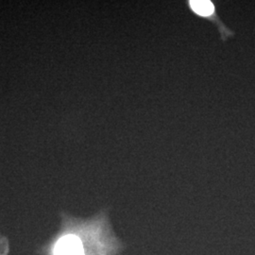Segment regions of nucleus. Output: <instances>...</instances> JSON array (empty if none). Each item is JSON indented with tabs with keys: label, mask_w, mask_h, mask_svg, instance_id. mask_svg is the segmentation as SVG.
I'll use <instances>...</instances> for the list:
<instances>
[{
	"label": "nucleus",
	"mask_w": 255,
	"mask_h": 255,
	"mask_svg": "<svg viewBox=\"0 0 255 255\" xmlns=\"http://www.w3.org/2000/svg\"><path fill=\"white\" fill-rule=\"evenodd\" d=\"M64 224L68 233L58 239L54 255H119L123 250L105 212L88 220L65 217Z\"/></svg>",
	"instance_id": "nucleus-1"
},
{
	"label": "nucleus",
	"mask_w": 255,
	"mask_h": 255,
	"mask_svg": "<svg viewBox=\"0 0 255 255\" xmlns=\"http://www.w3.org/2000/svg\"><path fill=\"white\" fill-rule=\"evenodd\" d=\"M187 7L192 13L197 17L205 19L215 24L219 29L220 36L223 42L231 37L235 36V32L225 26V24L219 18L217 12L216 5L211 0H188Z\"/></svg>",
	"instance_id": "nucleus-2"
}]
</instances>
